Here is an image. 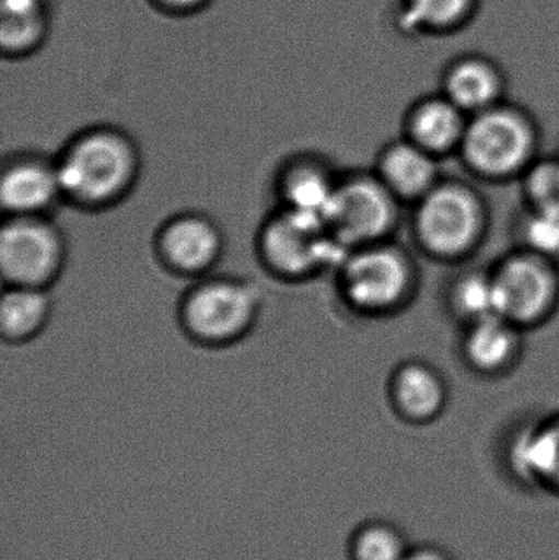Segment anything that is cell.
Returning <instances> with one entry per match:
<instances>
[{
	"instance_id": "cell-1",
	"label": "cell",
	"mask_w": 559,
	"mask_h": 560,
	"mask_svg": "<svg viewBox=\"0 0 559 560\" xmlns=\"http://www.w3.org/2000/svg\"><path fill=\"white\" fill-rule=\"evenodd\" d=\"M56 167L62 197L82 207H104L133 186L137 148L115 128H92L66 147Z\"/></svg>"
},
{
	"instance_id": "cell-2",
	"label": "cell",
	"mask_w": 559,
	"mask_h": 560,
	"mask_svg": "<svg viewBox=\"0 0 559 560\" xmlns=\"http://www.w3.org/2000/svg\"><path fill=\"white\" fill-rule=\"evenodd\" d=\"M537 133L524 114L504 105L471 115L459 154L466 166L485 179H511L535 161Z\"/></svg>"
},
{
	"instance_id": "cell-3",
	"label": "cell",
	"mask_w": 559,
	"mask_h": 560,
	"mask_svg": "<svg viewBox=\"0 0 559 560\" xmlns=\"http://www.w3.org/2000/svg\"><path fill=\"white\" fill-rule=\"evenodd\" d=\"M485 230V203L465 184L440 180L416 203L414 233L417 243L435 258H465L479 245Z\"/></svg>"
},
{
	"instance_id": "cell-4",
	"label": "cell",
	"mask_w": 559,
	"mask_h": 560,
	"mask_svg": "<svg viewBox=\"0 0 559 560\" xmlns=\"http://www.w3.org/2000/svg\"><path fill=\"white\" fill-rule=\"evenodd\" d=\"M259 252L269 269L288 279L308 278L330 265L340 268L350 253L334 238L324 217L288 207L263 226Z\"/></svg>"
},
{
	"instance_id": "cell-5",
	"label": "cell",
	"mask_w": 559,
	"mask_h": 560,
	"mask_svg": "<svg viewBox=\"0 0 559 560\" xmlns=\"http://www.w3.org/2000/svg\"><path fill=\"white\" fill-rule=\"evenodd\" d=\"M338 278L345 300L368 315L394 312L416 289L412 259L389 240L348 253Z\"/></svg>"
},
{
	"instance_id": "cell-6",
	"label": "cell",
	"mask_w": 559,
	"mask_h": 560,
	"mask_svg": "<svg viewBox=\"0 0 559 560\" xmlns=\"http://www.w3.org/2000/svg\"><path fill=\"white\" fill-rule=\"evenodd\" d=\"M399 206L376 174L354 173L338 179L324 219L334 238L353 252L387 242L399 223Z\"/></svg>"
},
{
	"instance_id": "cell-7",
	"label": "cell",
	"mask_w": 559,
	"mask_h": 560,
	"mask_svg": "<svg viewBox=\"0 0 559 560\" xmlns=\"http://www.w3.org/2000/svg\"><path fill=\"white\" fill-rule=\"evenodd\" d=\"M491 276L498 315L522 329L554 315L559 303L557 262L521 248L491 268Z\"/></svg>"
},
{
	"instance_id": "cell-8",
	"label": "cell",
	"mask_w": 559,
	"mask_h": 560,
	"mask_svg": "<svg viewBox=\"0 0 559 560\" xmlns=\"http://www.w3.org/2000/svg\"><path fill=\"white\" fill-rule=\"evenodd\" d=\"M65 262V243L43 217H10L0 233V271L9 285L46 289Z\"/></svg>"
},
{
	"instance_id": "cell-9",
	"label": "cell",
	"mask_w": 559,
	"mask_h": 560,
	"mask_svg": "<svg viewBox=\"0 0 559 560\" xmlns=\"http://www.w3.org/2000/svg\"><path fill=\"white\" fill-rule=\"evenodd\" d=\"M258 312V295L249 283L212 279L190 290L183 306L184 326L200 342L223 345L248 331Z\"/></svg>"
},
{
	"instance_id": "cell-10",
	"label": "cell",
	"mask_w": 559,
	"mask_h": 560,
	"mask_svg": "<svg viewBox=\"0 0 559 560\" xmlns=\"http://www.w3.org/2000/svg\"><path fill=\"white\" fill-rule=\"evenodd\" d=\"M61 197L56 161L16 156L3 164L0 202L10 217H43Z\"/></svg>"
},
{
	"instance_id": "cell-11",
	"label": "cell",
	"mask_w": 559,
	"mask_h": 560,
	"mask_svg": "<svg viewBox=\"0 0 559 560\" xmlns=\"http://www.w3.org/2000/svg\"><path fill=\"white\" fill-rule=\"evenodd\" d=\"M158 252L174 271L189 276L202 275L219 259L222 235L206 217L190 213L180 215L161 230Z\"/></svg>"
},
{
	"instance_id": "cell-12",
	"label": "cell",
	"mask_w": 559,
	"mask_h": 560,
	"mask_svg": "<svg viewBox=\"0 0 559 560\" xmlns=\"http://www.w3.org/2000/svg\"><path fill=\"white\" fill-rule=\"evenodd\" d=\"M374 174L400 203L419 202L442 180L439 158L407 138L381 151Z\"/></svg>"
},
{
	"instance_id": "cell-13",
	"label": "cell",
	"mask_w": 559,
	"mask_h": 560,
	"mask_svg": "<svg viewBox=\"0 0 559 560\" xmlns=\"http://www.w3.org/2000/svg\"><path fill=\"white\" fill-rule=\"evenodd\" d=\"M522 328L501 315L466 325L462 354L473 371L499 375L512 369L522 351Z\"/></svg>"
},
{
	"instance_id": "cell-14",
	"label": "cell",
	"mask_w": 559,
	"mask_h": 560,
	"mask_svg": "<svg viewBox=\"0 0 559 560\" xmlns=\"http://www.w3.org/2000/svg\"><path fill=\"white\" fill-rule=\"evenodd\" d=\"M468 120V115L445 95L427 98L410 112L406 138L440 160L459 150Z\"/></svg>"
},
{
	"instance_id": "cell-15",
	"label": "cell",
	"mask_w": 559,
	"mask_h": 560,
	"mask_svg": "<svg viewBox=\"0 0 559 560\" xmlns=\"http://www.w3.org/2000/svg\"><path fill=\"white\" fill-rule=\"evenodd\" d=\"M391 397L403 417L423 423L442 413L449 392L436 369L426 362L409 361L394 371Z\"/></svg>"
},
{
	"instance_id": "cell-16",
	"label": "cell",
	"mask_w": 559,
	"mask_h": 560,
	"mask_svg": "<svg viewBox=\"0 0 559 560\" xmlns=\"http://www.w3.org/2000/svg\"><path fill=\"white\" fill-rule=\"evenodd\" d=\"M512 466L528 482L559 490V415L524 428L512 444Z\"/></svg>"
},
{
	"instance_id": "cell-17",
	"label": "cell",
	"mask_w": 559,
	"mask_h": 560,
	"mask_svg": "<svg viewBox=\"0 0 559 560\" xmlns=\"http://www.w3.org/2000/svg\"><path fill=\"white\" fill-rule=\"evenodd\" d=\"M337 183L318 161H294L281 176L284 207L325 217Z\"/></svg>"
},
{
	"instance_id": "cell-18",
	"label": "cell",
	"mask_w": 559,
	"mask_h": 560,
	"mask_svg": "<svg viewBox=\"0 0 559 560\" xmlns=\"http://www.w3.org/2000/svg\"><path fill=\"white\" fill-rule=\"evenodd\" d=\"M502 82L498 71L482 61H463L446 75L445 97L466 115L499 105Z\"/></svg>"
},
{
	"instance_id": "cell-19",
	"label": "cell",
	"mask_w": 559,
	"mask_h": 560,
	"mask_svg": "<svg viewBox=\"0 0 559 560\" xmlns=\"http://www.w3.org/2000/svg\"><path fill=\"white\" fill-rule=\"evenodd\" d=\"M49 315L46 289L9 285L0 303V328L3 338L23 341L32 338L45 325Z\"/></svg>"
},
{
	"instance_id": "cell-20",
	"label": "cell",
	"mask_w": 559,
	"mask_h": 560,
	"mask_svg": "<svg viewBox=\"0 0 559 560\" xmlns=\"http://www.w3.org/2000/svg\"><path fill=\"white\" fill-rule=\"evenodd\" d=\"M449 305L465 325L498 315L491 269L463 272L453 280L449 290Z\"/></svg>"
},
{
	"instance_id": "cell-21",
	"label": "cell",
	"mask_w": 559,
	"mask_h": 560,
	"mask_svg": "<svg viewBox=\"0 0 559 560\" xmlns=\"http://www.w3.org/2000/svg\"><path fill=\"white\" fill-rule=\"evenodd\" d=\"M46 13L43 7L25 10H3L2 46L10 56L28 55L45 38Z\"/></svg>"
},
{
	"instance_id": "cell-22",
	"label": "cell",
	"mask_w": 559,
	"mask_h": 560,
	"mask_svg": "<svg viewBox=\"0 0 559 560\" xmlns=\"http://www.w3.org/2000/svg\"><path fill=\"white\" fill-rule=\"evenodd\" d=\"M522 248L559 261V212L528 209L521 223Z\"/></svg>"
},
{
	"instance_id": "cell-23",
	"label": "cell",
	"mask_w": 559,
	"mask_h": 560,
	"mask_svg": "<svg viewBox=\"0 0 559 560\" xmlns=\"http://www.w3.org/2000/svg\"><path fill=\"white\" fill-rule=\"evenodd\" d=\"M522 176L528 209L559 212V158L534 161Z\"/></svg>"
},
{
	"instance_id": "cell-24",
	"label": "cell",
	"mask_w": 559,
	"mask_h": 560,
	"mask_svg": "<svg viewBox=\"0 0 559 560\" xmlns=\"http://www.w3.org/2000/svg\"><path fill=\"white\" fill-rule=\"evenodd\" d=\"M473 0H409L410 22L429 28H449L462 22Z\"/></svg>"
},
{
	"instance_id": "cell-25",
	"label": "cell",
	"mask_w": 559,
	"mask_h": 560,
	"mask_svg": "<svg viewBox=\"0 0 559 560\" xmlns=\"http://www.w3.org/2000/svg\"><path fill=\"white\" fill-rule=\"evenodd\" d=\"M407 555L399 533L389 526H371L357 541L358 560H406Z\"/></svg>"
},
{
	"instance_id": "cell-26",
	"label": "cell",
	"mask_w": 559,
	"mask_h": 560,
	"mask_svg": "<svg viewBox=\"0 0 559 560\" xmlns=\"http://www.w3.org/2000/svg\"><path fill=\"white\" fill-rule=\"evenodd\" d=\"M161 12L170 15H193L202 12L212 0H151Z\"/></svg>"
},
{
	"instance_id": "cell-27",
	"label": "cell",
	"mask_w": 559,
	"mask_h": 560,
	"mask_svg": "<svg viewBox=\"0 0 559 560\" xmlns=\"http://www.w3.org/2000/svg\"><path fill=\"white\" fill-rule=\"evenodd\" d=\"M406 560H449L445 555H442L435 549H419V551L409 552Z\"/></svg>"
}]
</instances>
